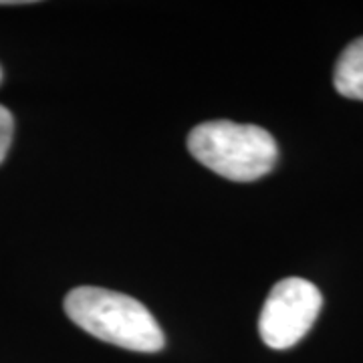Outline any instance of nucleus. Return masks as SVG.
I'll return each mask as SVG.
<instances>
[{
    "label": "nucleus",
    "instance_id": "obj_1",
    "mask_svg": "<svg viewBox=\"0 0 363 363\" xmlns=\"http://www.w3.org/2000/svg\"><path fill=\"white\" fill-rule=\"evenodd\" d=\"M65 313L93 337L130 351L154 353L166 343L164 331L138 298L99 286H77L65 297Z\"/></svg>",
    "mask_w": 363,
    "mask_h": 363
},
{
    "label": "nucleus",
    "instance_id": "obj_2",
    "mask_svg": "<svg viewBox=\"0 0 363 363\" xmlns=\"http://www.w3.org/2000/svg\"><path fill=\"white\" fill-rule=\"evenodd\" d=\"M188 150L200 164L233 182L259 180L279 160V145L269 131L228 119L196 125Z\"/></svg>",
    "mask_w": 363,
    "mask_h": 363
},
{
    "label": "nucleus",
    "instance_id": "obj_3",
    "mask_svg": "<svg viewBox=\"0 0 363 363\" xmlns=\"http://www.w3.org/2000/svg\"><path fill=\"white\" fill-rule=\"evenodd\" d=\"M323 307L311 281L289 277L272 286L259 317V333L271 350H289L309 333Z\"/></svg>",
    "mask_w": 363,
    "mask_h": 363
},
{
    "label": "nucleus",
    "instance_id": "obj_4",
    "mask_svg": "<svg viewBox=\"0 0 363 363\" xmlns=\"http://www.w3.org/2000/svg\"><path fill=\"white\" fill-rule=\"evenodd\" d=\"M333 85L339 95L363 101V37L350 43L339 55Z\"/></svg>",
    "mask_w": 363,
    "mask_h": 363
},
{
    "label": "nucleus",
    "instance_id": "obj_5",
    "mask_svg": "<svg viewBox=\"0 0 363 363\" xmlns=\"http://www.w3.org/2000/svg\"><path fill=\"white\" fill-rule=\"evenodd\" d=\"M13 113H11L4 105H0V164L4 162V157L9 154V147H11V142H13Z\"/></svg>",
    "mask_w": 363,
    "mask_h": 363
},
{
    "label": "nucleus",
    "instance_id": "obj_6",
    "mask_svg": "<svg viewBox=\"0 0 363 363\" xmlns=\"http://www.w3.org/2000/svg\"><path fill=\"white\" fill-rule=\"evenodd\" d=\"M0 79H2V69H0Z\"/></svg>",
    "mask_w": 363,
    "mask_h": 363
}]
</instances>
